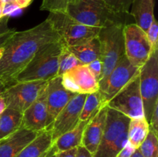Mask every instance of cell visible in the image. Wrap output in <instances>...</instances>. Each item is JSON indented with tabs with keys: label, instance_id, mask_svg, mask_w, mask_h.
Here are the masks:
<instances>
[{
	"label": "cell",
	"instance_id": "5",
	"mask_svg": "<svg viewBox=\"0 0 158 157\" xmlns=\"http://www.w3.org/2000/svg\"><path fill=\"white\" fill-rule=\"evenodd\" d=\"M46 19L67 47L89 41L98 35L100 29L82 24L63 12H49Z\"/></svg>",
	"mask_w": 158,
	"mask_h": 157
},
{
	"label": "cell",
	"instance_id": "28",
	"mask_svg": "<svg viewBox=\"0 0 158 157\" xmlns=\"http://www.w3.org/2000/svg\"><path fill=\"white\" fill-rule=\"evenodd\" d=\"M146 34L153 51L158 49V26L155 18L153 20L152 23L148 29Z\"/></svg>",
	"mask_w": 158,
	"mask_h": 157
},
{
	"label": "cell",
	"instance_id": "29",
	"mask_svg": "<svg viewBox=\"0 0 158 157\" xmlns=\"http://www.w3.org/2000/svg\"><path fill=\"white\" fill-rule=\"evenodd\" d=\"M86 66H87L88 69H89L92 75L94 76V78L99 83L100 80V78H101L102 71H103V64H102L101 60L100 58H98V59H96L94 61H93L92 62L89 63Z\"/></svg>",
	"mask_w": 158,
	"mask_h": 157
},
{
	"label": "cell",
	"instance_id": "43",
	"mask_svg": "<svg viewBox=\"0 0 158 157\" xmlns=\"http://www.w3.org/2000/svg\"><path fill=\"white\" fill-rule=\"evenodd\" d=\"M56 152H53V153H52L50 155H49L48 157H56Z\"/></svg>",
	"mask_w": 158,
	"mask_h": 157
},
{
	"label": "cell",
	"instance_id": "27",
	"mask_svg": "<svg viewBox=\"0 0 158 157\" xmlns=\"http://www.w3.org/2000/svg\"><path fill=\"white\" fill-rule=\"evenodd\" d=\"M110 9L118 12L130 13L133 0H98Z\"/></svg>",
	"mask_w": 158,
	"mask_h": 157
},
{
	"label": "cell",
	"instance_id": "32",
	"mask_svg": "<svg viewBox=\"0 0 158 157\" xmlns=\"http://www.w3.org/2000/svg\"><path fill=\"white\" fill-rule=\"evenodd\" d=\"M136 149H134L129 143H127L123 149L115 157H131Z\"/></svg>",
	"mask_w": 158,
	"mask_h": 157
},
{
	"label": "cell",
	"instance_id": "37",
	"mask_svg": "<svg viewBox=\"0 0 158 157\" xmlns=\"http://www.w3.org/2000/svg\"><path fill=\"white\" fill-rule=\"evenodd\" d=\"M57 152V150H56V146H54V144H53L52 145V147H51L49 150L46 151V152H45L44 154H43V155H42L40 157H48L49 155H50L51 154L53 153V152Z\"/></svg>",
	"mask_w": 158,
	"mask_h": 157
},
{
	"label": "cell",
	"instance_id": "13",
	"mask_svg": "<svg viewBox=\"0 0 158 157\" xmlns=\"http://www.w3.org/2000/svg\"><path fill=\"white\" fill-rule=\"evenodd\" d=\"M108 107V106H107ZM131 119L121 112L107 108L106 123L103 129V135L97 152L94 157H103L111 145L117 139V137L123 132L128 129Z\"/></svg>",
	"mask_w": 158,
	"mask_h": 157
},
{
	"label": "cell",
	"instance_id": "11",
	"mask_svg": "<svg viewBox=\"0 0 158 157\" xmlns=\"http://www.w3.org/2000/svg\"><path fill=\"white\" fill-rule=\"evenodd\" d=\"M86 94L76 95L57 115L51 126L52 141L75 128L80 123V115Z\"/></svg>",
	"mask_w": 158,
	"mask_h": 157
},
{
	"label": "cell",
	"instance_id": "21",
	"mask_svg": "<svg viewBox=\"0 0 158 157\" xmlns=\"http://www.w3.org/2000/svg\"><path fill=\"white\" fill-rule=\"evenodd\" d=\"M67 48L83 65H88L100 58V43L98 36L83 44Z\"/></svg>",
	"mask_w": 158,
	"mask_h": 157
},
{
	"label": "cell",
	"instance_id": "41",
	"mask_svg": "<svg viewBox=\"0 0 158 157\" xmlns=\"http://www.w3.org/2000/svg\"><path fill=\"white\" fill-rule=\"evenodd\" d=\"M7 87L8 86H6V85H5L2 82L0 81V93H1V92H2L3 91H4Z\"/></svg>",
	"mask_w": 158,
	"mask_h": 157
},
{
	"label": "cell",
	"instance_id": "4",
	"mask_svg": "<svg viewBox=\"0 0 158 157\" xmlns=\"http://www.w3.org/2000/svg\"><path fill=\"white\" fill-rule=\"evenodd\" d=\"M123 25L107 26L100 29V58L103 71L99 84L103 83L114 69L119 60L125 55Z\"/></svg>",
	"mask_w": 158,
	"mask_h": 157
},
{
	"label": "cell",
	"instance_id": "7",
	"mask_svg": "<svg viewBox=\"0 0 158 157\" xmlns=\"http://www.w3.org/2000/svg\"><path fill=\"white\" fill-rule=\"evenodd\" d=\"M139 73L131 78V81L106 104L109 108L121 112L130 119L144 117L143 101L140 90Z\"/></svg>",
	"mask_w": 158,
	"mask_h": 157
},
{
	"label": "cell",
	"instance_id": "17",
	"mask_svg": "<svg viewBox=\"0 0 158 157\" xmlns=\"http://www.w3.org/2000/svg\"><path fill=\"white\" fill-rule=\"evenodd\" d=\"M40 132L20 128L7 138L0 140V157H15Z\"/></svg>",
	"mask_w": 158,
	"mask_h": 157
},
{
	"label": "cell",
	"instance_id": "8",
	"mask_svg": "<svg viewBox=\"0 0 158 157\" xmlns=\"http://www.w3.org/2000/svg\"><path fill=\"white\" fill-rule=\"evenodd\" d=\"M125 55L130 62L140 69L149 58L153 52L147 34L135 23L123 27Z\"/></svg>",
	"mask_w": 158,
	"mask_h": 157
},
{
	"label": "cell",
	"instance_id": "15",
	"mask_svg": "<svg viewBox=\"0 0 158 157\" xmlns=\"http://www.w3.org/2000/svg\"><path fill=\"white\" fill-rule=\"evenodd\" d=\"M46 87L47 84L42 89L35 101L23 112V128L39 132L46 130L48 117Z\"/></svg>",
	"mask_w": 158,
	"mask_h": 157
},
{
	"label": "cell",
	"instance_id": "23",
	"mask_svg": "<svg viewBox=\"0 0 158 157\" xmlns=\"http://www.w3.org/2000/svg\"><path fill=\"white\" fill-rule=\"evenodd\" d=\"M149 130V124L144 117L131 119L127 129L128 143L134 149H138L146 139Z\"/></svg>",
	"mask_w": 158,
	"mask_h": 157
},
{
	"label": "cell",
	"instance_id": "24",
	"mask_svg": "<svg viewBox=\"0 0 158 157\" xmlns=\"http://www.w3.org/2000/svg\"><path fill=\"white\" fill-rule=\"evenodd\" d=\"M103 106L101 94L99 91L93 93L86 94L84 104L80 115V122L85 121L95 115Z\"/></svg>",
	"mask_w": 158,
	"mask_h": 157
},
{
	"label": "cell",
	"instance_id": "14",
	"mask_svg": "<svg viewBox=\"0 0 158 157\" xmlns=\"http://www.w3.org/2000/svg\"><path fill=\"white\" fill-rule=\"evenodd\" d=\"M46 89L48 112L46 130H51V126L57 115L77 94L70 92L63 87L62 84V77L60 75L48 81Z\"/></svg>",
	"mask_w": 158,
	"mask_h": 157
},
{
	"label": "cell",
	"instance_id": "6",
	"mask_svg": "<svg viewBox=\"0 0 158 157\" xmlns=\"http://www.w3.org/2000/svg\"><path fill=\"white\" fill-rule=\"evenodd\" d=\"M139 78L144 118L149 123L158 103V49L153 51L148 61L140 68Z\"/></svg>",
	"mask_w": 158,
	"mask_h": 157
},
{
	"label": "cell",
	"instance_id": "30",
	"mask_svg": "<svg viewBox=\"0 0 158 157\" xmlns=\"http://www.w3.org/2000/svg\"><path fill=\"white\" fill-rule=\"evenodd\" d=\"M3 6V15L9 16L13 12H16L18 9H20L15 0H1Z\"/></svg>",
	"mask_w": 158,
	"mask_h": 157
},
{
	"label": "cell",
	"instance_id": "22",
	"mask_svg": "<svg viewBox=\"0 0 158 157\" xmlns=\"http://www.w3.org/2000/svg\"><path fill=\"white\" fill-rule=\"evenodd\" d=\"M23 127V113L6 108L0 114V140L7 138Z\"/></svg>",
	"mask_w": 158,
	"mask_h": 157
},
{
	"label": "cell",
	"instance_id": "1",
	"mask_svg": "<svg viewBox=\"0 0 158 157\" xmlns=\"http://www.w3.org/2000/svg\"><path fill=\"white\" fill-rule=\"evenodd\" d=\"M60 40L47 19L24 31H15L2 46L0 58V81L7 86L15 83L19 72L45 45Z\"/></svg>",
	"mask_w": 158,
	"mask_h": 157
},
{
	"label": "cell",
	"instance_id": "38",
	"mask_svg": "<svg viewBox=\"0 0 158 157\" xmlns=\"http://www.w3.org/2000/svg\"><path fill=\"white\" fill-rule=\"evenodd\" d=\"M6 103H5L4 99H3L2 95V92L0 93V114L4 111V109H6Z\"/></svg>",
	"mask_w": 158,
	"mask_h": 157
},
{
	"label": "cell",
	"instance_id": "42",
	"mask_svg": "<svg viewBox=\"0 0 158 157\" xmlns=\"http://www.w3.org/2000/svg\"><path fill=\"white\" fill-rule=\"evenodd\" d=\"M2 52H3V49L2 47L0 48V58H1V56H2Z\"/></svg>",
	"mask_w": 158,
	"mask_h": 157
},
{
	"label": "cell",
	"instance_id": "35",
	"mask_svg": "<svg viewBox=\"0 0 158 157\" xmlns=\"http://www.w3.org/2000/svg\"><path fill=\"white\" fill-rule=\"evenodd\" d=\"M76 157H94V155L83 146H80L77 147Z\"/></svg>",
	"mask_w": 158,
	"mask_h": 157
},
{
	"label": "cell",
	"instance_id": "33",
	"mask_svg": "<svg viewBox=\"0 0 158 157\" xmlns=\"http://www.w3.org/2000/svg\"><path fill=\"white\" fill-rule=\"evenodd\" d=\"M15 32V30H11V29H7L3 32H0V48L4 46L6 41L10 38L11 35Z\"/></svg>",
	"mask_w": 158,
	"mask_h": 157
},
{
	"label": "cell",
	"instance_id": "40",
	"mask_svg": "<svg viewBox=\"0 0 158 157\" xmlns=\"http://www.w3.org/2000/svg\"><path fill=\"white\" fill-rule=\"evenodd\" d=\"M3 6H2V1L0 0V22L2 21V19L3 18H4V15H3Z\"/></svg>",
	"mask_w": 158,
	"mask_h": 157
},
{
	"label": "cell",
	"instance_id": "18",
	"mask_svg": "<svg viewBox=\"0 0 158 157\" xmlns=\"http://www.w3.org/2000/svg\"><path fill=\"white\" fill-rule=\"evenodd\" d=\"M154 0H133L130 14L135 20V24L145 32L153 20L154 15Z\"/></svg>",
	"mask_w": 158,
	"mask_h": 157
},
{
	"label": "cell",
	"instance_id": "25",
	"mask_svg": "<svg viewBox=\"0 0 158 157\" xmlns=\"http://www.w3.org/2000/svg\"><path fill=\"white\" fill-rule=\"evenodd\" d=\"M78 58L68 49V48L63 45L61 52L59 56V71L58 75L61 76L66 71L76 66L80 65Z\"/></svg>",
	"mask_w": 158,
	"mask_h": 157
},
{
	"label": "cell",
	"instance_id": "39",
	"mask_svg": "<svg viewBox=\"0 0 158 157\" xmlns=\"http://www.w3.org/2000/svg\"><path fill=\"white\" fill-rule=\"evenodd\" d=\"M131 157H143V156L142 155V154H141V152H140V149H136L135 151L134 152V153L132 154V155H131Z\"/></svg>",
	"mask_w": 158,
	"mask_h": 157
},
{
	"label": "cell",
	"instance_id": "9",
	"mask_svg": "<svg viewBox=\"0 0 158 157\" xmlns=\"http://www.w3.org/2000/svg\"><path fill=\"white\" fill-rule=\"evenodd\" d=\"M48 81H29L15 83L8 86L2 92L6 108L23 113L35 101L39 93L47 84Z\"/></svg>",
	"mask_w": 158,
	"mask_h": 157
},
{
	"label": "cell",
	"instance_id": "3",
	"mask_svg": "<svg viewBox=\"0 0 158 157\" xmlns=\"http://www.w3.org/2000/svg\"><path fill=\"white\" fill-rule=\"evenodd\" d=\"M63 45L60 39L42 46L17 75L15 83L38 80L49 81L58 76L59 56Z\"/></svg>",
	"mask_w": 158,
	"mask_h": 157
},
{
	"label": "cell",
	"instance_id": "26",
	"mask_svg": "<svg viewBox=\"0 0 158 157\" xmlns=\"http://www.w3.org/2000/svg\"><path fill=\"white\" fill-rule=\"evenodd\" d=\"M143 157H158L157 135L149 130L144 141L138 148Z\"/></svg>",
	"mask_w": 158,
	"mask_h": 157
},
{
	"label": "cell",
	"instance_id": "10",
	"mask_svg": "<svg viewBox=\"0 0 158 157\" xmlns=\"http://www.w3.org/2000/svg\"><path fill=\"white\" fill-rule=\"evenodd\" d=\"M139 71L140 69L133 66L126 55H123L107 78L99 84V92L101 94L103 106H106L108 102L139 73Z\"/></svg>",
	"mask_w": 158,
	"mask_h": 157
},
{
	"label": "cell",
	"instance_id": "12",
	"mask_svg": "<svg viewBox=\"0 0 158 157\" xmlns=\"http://www.w3.org/2000/svg\"><path fill=\"white\" fill-rule=\"evenodd\" d=\"M61 77L63 87L76 94H89L99 91V83L86 65L74 66L66 71Z\"/></svg>",
	"mask_w": 158,
	"mask_h": 157
},
{
	"label": "cell",
	"instance_id": "34",
	"mask_svg": "<svg viewBox=\"0 0 158 157\" xmlns=\"http://www.w3.org/2000/svg\"><path fill=\"white\" fill-rule=\"evenodd\" d=\"M77 151V147L69 149V150L56 152V157H76Z\"/></svg>",
	"mask_w": 158,
	"mask_h": 157
},
{
	"label": "cell",
	"instance_id": "2",
	"mask_svg": "<svg viewBox=\"0 0 158 157\" xmlns=\"http://www.w3.org/2000/svg\"><path fill=\"white\" fill-rule=\"evenodd\" d=\"M63 13L88 26L103 28L129 24L130 13L118 12L98 0H69Z\"/></svg>",
	"mask_w": 158,
	"mask_h": 157
},
{
	"label": "cell",
	"instance_id": "16",
	"mask_svg": "<svg viewBox=\"0 0 158 157\" xmlns=\"http://www.w3.org/2000/svg\"><path fill=\"white\" fill-rule=\"evenodd\" d=\"M107 108V106H102L90 119L83 131L81 146L86 148L93 155L97 152L101 141L106 123Z\"/></svg>",
	"mask_w": 158,
	"mask_h": 157
},
{
	"label": "cell",
	"instance_id": "19",
	"mask_svg": "<svg viewBox=\"0 0 158 157\" xmlns=\"http://www.w3.org/2000/svg\"><path fill=\"white\" fill-rule=\"evenodd\" d=\"M93 116L85 121H80L75 128L57 138L53 143L57 152L69 150L81 146L83 131Z\"/></svg>",
	"mask_w": 158,
	"mask_h": 157
},
{
	"label": "cell",
	"instance_id": "36",
	"mask_svg": "<svg viewBox=\"0 0 158 157\" xmlns=\"http://www.w3.org/2000/svg\"><path fill=\"white\" fill-rule=\"evenodd\" d=\"M20 9H24L28 7L32 3V0H15Z\"/></svg>",
	"mask_w": 158,
	"mask_h": 157
},
{
	"label": "cell",
	"instance_id": "31",
	"mask_svg": "<svg viewBox=\"0 0 158 157\" xmlns=\"http://www.w3.org/2000/svg\"><path fill=\"white\" fill-rule=\"evenodd\" d=\"M149 129L154 132V133H158V103L155 106L151 115V120L149 122Z\"/></svg>",
	"mask_w": 158,
	"mask_h": 157
},
{
	"label": "cell",
	"instance_id": "20",
	"mask_svg": "<svg viewBox=\"0 0 158 157\" xmlns=\"http://www.w3.org/2000/svg\"><path fill=\"white\" fill-rule=\"evenodd\" d=\"M53 145L51 130L40 132L38 136L15 157H40Z\"/></svg>",
	"mask_w": 158,
	"mask_h": 157
}]
</instances>
